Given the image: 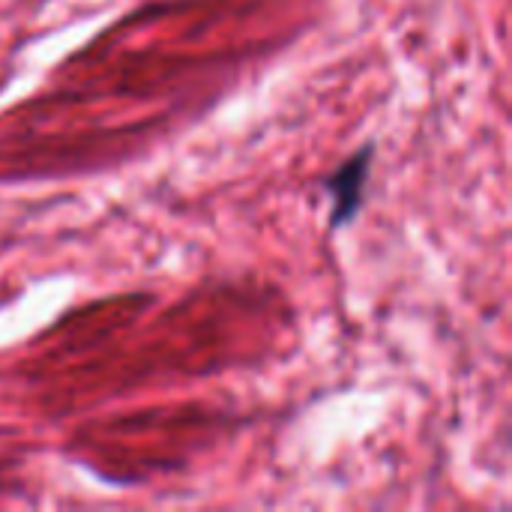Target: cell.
Listing matches in <instances>:
<instances>
[{
    "mask_svg": "<svg viewBox=\"0 0 512 512\" xmlns=\"http://www.w3.org/2000/svg\"><path fill=\"white\" fill-rule=\"evenodd\" d=\"M369 165H372V147H363L354 159H348L330 180L327 189L336 201L333 207V225L342 228L345 222H351V216L360 210L363 204V186L369 177Z\"/></svg>",
    "mask_w": 512,
    "mask_h": 512,
    "instance_id": "cell-1",
    "label": "cell"
}]
</instances>
